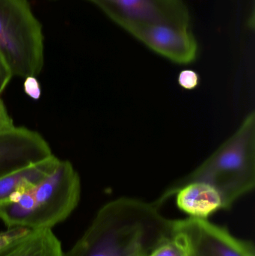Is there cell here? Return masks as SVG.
I'll use <instances>...</instances> for the list:
<instances>
[{
	"instance_id": "obj_9",
	"label": "cell",
	"mask_w": 255,
	"mask_h": 256,
	"mask_svg": "<svg viewBox=\"0 0 255 256\" xmlns=\"http://www.w3.org/2000/svg\"><path fill=\"white\" fill-rule=\"evenodd\" d=\"M175 195L177 207L189 218L208 220L220 210H224L223 198L216 188L203 182H191L173 190H168L158 200L163 204Z\"/></svg>"
},
{
	"instance_id": "obj_16",
	"label": "cell",
	"mask_w": 255,
	"mask_h": 256,
	"mask_svg": "<svg viewBox=\"0 0 255 256\" xmlns=\"http://www.w3.org/2000/svg\"><path fill=\"white\" fill-rule=\"evenodd\" d=\"M13 76L8 66L0 55V100L1 99V94Z\"/></svg>"
},
{
	"instance_id": "obj_4",
	"label": "cell",
	"mask_w": 255,
	"mask_h": 256,
	"mask_svg": "<svg viewBox=\"0 0 255 256\" xmlns=\"http://www.w3.org/2000/svg\"><path fill=\"white\" fill-rule=\"evenodd\" d=\"M0 55L13 76H37L41 72L43 27L28 0H0Z\"/></svg>"
},
{
	"instance_id": "obj_12",
	"label": "cell",
	"mask_w": 255,
	"mask_h": 256,
	"mask_svg": "<svg viewBox=\"0 0 255 256\" xmlns=\"http://www.w3.org/2000/svg\"><path fill=\"white\" fill-rule=\"evenodd\" d=\"M148 256H187L185 246L179 236L172 232L157 245Z\"/></svg>"
},
{
	"instance_id": "obj_15",
	"label": "cell",
	"mask_w": 255,
	"mask_h": 256,
	"mask_svg": "<svg viewBox=\"0 0 255 256\" xmlns=\"http://www.w3.org/2000/svg\"><path fill=\"white\" fill-rule=\"evenodd\" d=\"M23 90L25 94L33 100H38L41 96V88L37 76L24 78Z\"/></svg>"
},
{
	"instance_id": "obj_6",
	"label": "cell",
	"mask_w": 255,
	"mask_h": 256,
	"mask_svg": "<svg viewBox=\"0 0 255 256\" xmlns=\"http://www.w3.org/2000/svg\"><path fill=\"white\" fill-rule=\"evenodd\" d=\"M126 30L138 24H165L190 28L188 8L183 0H87Z\"/></svg>"
},
{
	"instance_id": "obj_2",
	"label": "cell",
	"mask_w": 255,
	"mask_h": 256,
	"mask_svg": "<svg viewBox=\"0 0 255 256\" xmlns=\"http://www.w3.org/2000/svg\"><path fill=\"white\" fill-rule=\"evenodd\" d=\"M80 177L73 164L60 160L50 174L0 206V220L7 228H52L77 207Z\"/></svg>"
},
{
	"instance_id": "obj_14",
	"label": "cell",
	"mask_w": 255,
	"mask_h": 256,
	"mask_svg": "<svg viewBox=\"0 0 255 256\" xmlns=\"http://www.w3.org/2000/svg\"><path fill=\"white\" fill-rule=\"evenodd\" d=\"M199 76L197 72L190 69L183 70L178 76V84L184 90H195L199 84Z\"/></svg>"
},
{
	"instance_id": "obj_10",
	"label": "cell",
	"mask_w": 255,
	"mask_h": 256,
	"mask_svg": "<svg viewBox=\"0 0 255 256\" xmlns=\"http://www.w3.org/2000/svg\"><path fill=\"white\" fill-rule=\"evenodd\" d=\"M52 154L43 160L26 166L0 178V206L34 186L55 170L59 162Z\"/></svg>"
},
{
	"instance_id": "obj_13",
	"label": "cell",
	"mask_w": 255,
	"mask_h": 256,
	"mask_svg": "<svg viewBox=\"0 0 255 256\" xmlns=\"http://www.w3.org/2000/svg\"><path fill=\"white\" fill-rule=\"evenodd\" d=\"M28 228L22 227H14L7 228V230L0 232V251L13 244L17 240L25 237L29 232Z\"/></svg>"
},
{
	"instance_id": "obj_5",
	"label": "cell",
	"mask_w": 255,
	"mask_h": 256,
	"mask_svg": "<svg viewBox=\"0 0 255 256\" xmlns=\"http://www.w3.org/2000/svg\"><path fill=\"white\" fill-rule=\"evenodd\" d=\"M172 232L184 242L187 256H255L254 244L208 220H172Z\"/></svg>"
},
{
	"instance_id": "obj_18",
	"label": "cell",
	"mask_w": 255,
	"mask_h": 256,
	"mask_svg": "<svg viewBox=\"0 0 255 256\" xmlns=\"http://www.w3.org/2000/svg\"><path fill=\"white\" fill-rule=\"evenodd\" d=\"M148 254H144V252H141V254H133V255H130L129 256H148Z\"/></svg>"
},
{
	"instance_id": "obj_7",
	"label": "cell",
	"mask_w": 255,
	"mask_h": 256,
	"mask_svg": "<svg viewBox=\"0 0 255 256\" xmlns=\"http://www.w3.org/2000/svg\"><path fill=\"white\" fill-rule=\"evenodd\" d=\"M125 30L150 49L174 62L190 64L197 56V42L190 28L165 24H138Z\"/></svg>"
},
{
	"instance_id": "obj_11",
	"label": "cell",
	"mask_w": 255,
	"mask_h": 256,
	"mask_svg": "<svg viewBox=\"0 0 255 256\" xmlns=\"http://www.w3.org/2000/svg\"><path fill=\"white\" fill-rule=\"evenodd\" d=\"M62 246L51 228L31 230L25 237L0 251V256H63Z\"/></svg>"
},
{
	"instance_id": "obj_8",
	"label": "cell",
	"mask_w": 255,
	"mask_h": 256,
	"mask_svg": "<svg viewBox=\"0 0 255 256\" xmlns=\"http://www.w3.org/2000/svg\"><path fill=\"white\" fill-rule=\"evenodd\" d=\"M53 154L37 131L14 127L0 131V178Z\"/></svg>"
},
{
	"instance_id": "obj_1",
	"label": "cell",
	"mask_w": 255,
	"mask_h": 256,
	"mask_svg": "<svg viewBox=\"0 0 255 256\" xmlns=\"http://www.w3.org/2000/svg\"><path fill=\"white\" fill-rule=\"evenodd\" d=\"M158 201L122 198L100 208L80 238L63 256H129L149 254L172 234V220Z\"/></svg>"
},
{
	"instance_id": "obj_17",
	"label": "cell",
	"mask_w": 255,
	"mask_h": 256,
	"mask_svg": "<svg viewBox=\"0 0 255 256\" xmlns=\"http://www.w3.org/2000/svg\"><path fill=\"white\" fill-rule=\"evenodd\" d=\"M13 120L7 112L3 100H0V131L6 130L14 127Z\"/></svg>"
},
{
	"instance_id": "obj_3",
	"label": "cell",
	"mask_w": 255,
	"mask_h": 256,
	"mask_svg": "<svg viewBox=\"0 0 255 256\" xmlns=\"http://www.w3.org/2000/svg\"><path fill=\"white\" fill-rule=\"evenodd\" d=\"M191 182L209 184L218 190L224 210L254 190L255 185V114L247 116L236 132L203 164L175 183L173 190Z\"/></svg>"
}]
</instances>
